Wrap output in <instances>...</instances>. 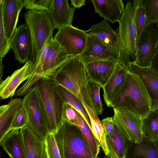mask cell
Instances as JSON below:
<instances>
[{
    "instance_id": "1",
    "label": "cell",
    "mask_w": 158,
    "mask_h": 158,
    "mask_svg": "<svg viewBox=\"0 0 158 158\" xmlns=\"http://www.w3.org/2000/svg\"><path fill=\"white\" fill-rule=\"evenodd\" d=\"M51 77L57 85L71 93L95 112L90 98V82L80 55L70 57Z\"/></svg>"
},
{
    "instance_id": "2",
    "label": "cell",
    "mask_w": 158,
    "mask_h": 158,
    "mask_svg": "<svg viewBox=\"0 0 158 158\" xmlns=\"http://www.w3.org/2000/svg\"><path fill=\"white\" fill-rule=\"evenodd\" d=\"M113 108L129 111L141 118L145 117L150 112L149 97L137 75L129 71Z\"/></svg>"
},
{
    "instance_id": "3",
    "label": "cell",
    "mask_w": 158,
    "mask_h": 158,
    "mask_svg": "<svg viewBox=\"0 0 158 158\" xmlns=\"http://www.w3.org/2000/svg\"><path fill=\"white\" fill-rule=\"evenodd\" d=\"M53 133L61 158H96L76 125L63 119Z\"/></svg>"
},
{
    "instance_id": "4",
    "label": "cell",
    "mask_w": 158,
    "mask_h": 158,
    "mask_svg": "<svg viewBox=\"0 0 158 158\" xmlns=\"http://www.w3.org/2000/svg\"><path fill=\"white\" fill-rule=\"evenodd\" d=\"M23 17L31 38V60L35 67L46 44L53 38L55 28L46 11L29 10Z\"/></svg>"
},
{
    "instance_id": "5",
    "label": "cell",
    "mask_w": 158,
    "mask_h": 158,
    "mask_svg": "<svg viewBox=\"0 0 158 158\" xmlns=\"http://www.w3.org/2000/svg\"><path fill=\"white\" fill-rule=\"evenodd\" d=\"M134 10L133 4L128 2L118 23V56L116 62L128 68L130 56L134 62L137 58V40L134 22Z\"/></svg>"
},
{
    "instance_id": "6",
    "label": "cell",
    "mask_w": 158,
    "mask_h": 158,
    "mask_svg": "<svg viewBox=\"0 0 158 158\" xmlns=\"http://www.w3.org/2000/svg\"><path fill=\"white\" fill-rule=\"evenodd\" d=\"M33 87L36 88L46 110L49 132L53 133L63 121V108L66 102L51 77L39 80Z\"/></svg>"
},
{
    "instance_id": "7",
    "label": "cell",
    "mask_w": 158,
    "mask_h": 158,
    "mask_svg": "<svg viewBox=\"0 0 158 158\" xmlns=\"http://www.w3.org/2000/svg\"><path fill=\"white\" fill-rule=\"evenodd\" d=\"M21 106L27 117V125L44 140L49 132L48 118L44 105L36 89L32 87L22 100Z\"/></svg>"
},
{
    "instance_id": "8",
    "label": "cell",
    "mask_w": 158,
    "mask_h": 158,
    "mask_svg": "<svg viewBox=\"0 0 158 158\" xmlns=\"http://www.w3.org/2000/svg\"><path fill=\"white\" fill-rule=\"evenodd\" d=\"M88 36L84 30L72 25L58 30L53 39L69 57L81 55L85 50Z\"/></svg>"
},
{
    "instance_id": "9",
    "label": "cell",
    "mask_w": 158,
    "mask_h": 158,
    "mask_svg": "<svg viewBox=\"0 0 158 158\" xmlns=\"http://www.w3.org/2000/svg\"><path fill=\"white\" fill-rule=\"evenodd\" d=\"M158 47V24H152L143 31L137 42V58L133 62L141 67H151Z\"/></svg>"
},
{
    "instance_id": "10",
    "label": "cell",
    "mask_w": 158,
    "mask_h": 158,
    "mask_svg": "<svg viewBox=\"0 0 158 158\" xmlns=\"http://www.w3.org/2000/svg\"><path fill=\"white\" fill-rule=\"evenodd\" d=\"M113 117L115 126L131 143H140L144 138L141 118L129 111L113 108Z\"/></svg>"
},
{
    "instance_id": "11",
    "label": "cell",
    "mask_w": 158,
    "mask_h": 158,
    "mask_svg": "<svg viewBox=\"0 0 158 158\" xmlns=\"http://www.w3.org/2000/svg\"><path fill=\"white\" fill-rule=\"evenodd\" d=\"M9 44L10 49L12 50L16 60L20 64L31 60V40L30 31L26 23L17 27Z\"/></svg>"
},
{
    "instance_id": "12",
    "label": "cell",
    "mask_w": 158,
    "mask_h": 158,
    "mask_svg": "<svg viewBox=\"0 0 158 158\" xmlns=\"http://www.w3.org/2000/svg\"><path fill=\"white\" fill-rule=\"evenodd\" d=\"M129 72L137 75L144 84L150 98L151 110L158 109V69L141 67L130 62Z\"/></svg>"
},
{
    "instance_id": "13",
    "label": "cell",
    "mask_w": 158,
    "mask_h": 158,
    "mask_svg": "<svg viewBox=\"0 0 158 158\" xmlns=\"http://www.w3.org/2000/svg\"><path fill=\"white\" fill-rule=\"evenodd\" d=\"M69 57L64 49L52 38L37 81L41 79L51 77Z\"/></svg>"
},
{
    "instance_id": "14",
    "label": "cell",
    "mask_w": 158,
    "mask_h": 158,
    "mask_svg": "<svg viewBox=\"0 0 158 158\" xmlns=\"http://www.w3.org/2000/svg\"><path fill=\"white\" fill-rule=\"evenodd\" d=\"M35 67L30 60L25 63L20 69L15 71L0 83V98L7 99L13 96L18 87L27 80L33 73Z\"/></svg>"
},
{
    "instance_id": "15",
    "label": "cell",
    "mask_w": 158,
    "mask_h": 158,
    "mask_svg": "<svg viewBox=\"0 0 158 158\" xmlns=\"http://www.w3.org/2000/svg\"><path fill=\"white\" fill-rule=\"evenodd\" d=\"M118 56L117 51L89 36L85 48L80 55L81 60L86 61L109 60L116 62Z\"/></svg>"
},
{
    "instance_id": "16",
    "label": "cell",
    "mask_w": 158,
    "mask_h": 158,
    "mask_svg": "<svg viewBox=\"0 0 158 158\" xmlns=\"http://www.w3.org/2000/svg\"><path fill=\"white\" fill-rule=\"evenodd\" d=\"M129 72L128 68L116 62L113 71L106 84L102 87L104 101L108 107H113L118 92L124 82Z\"/></svg>"
},
{
    "instance_id": "17",
    "label": "cell",
    "mask_w": 158,
    "mask_h": 158,
    "mask_svg": "<svg viewBox=\"0 0 158 158\" xmlns=\"http://www.w3.org/2000/svg\"><path fill=\"white\" fill-rule=\"evenodd\" d=\"M75 9L67 0H51L46 11L54 28L59 30L72 25Z\"/></svg>"
},
{
    "instance_id": "18",
    "label": "cell",
    "mask_w": 158,
    "mask_h": 158,
    "mask_svg": "<svg viewBox=\"0 0 158 158\" xmlns=\"http://www.w3.org/2000/svg\"><path fill=\"white\" fill-rule=\"evenodd\" d=\"M82 61L85 65L90 82L96 83L102 87L110 77L116 63L109 60Z\"/></svg>"
},
{
    "instance_id": "19",
    "label": "cell",
    "mask_w": 158,
    "mask_h": 158,
    "mask_svg": "<svg viewBox=\"0 0 158 158\" xmlns=\"http://www.w3.org/2000/svg\"><path fill=\"white\" fill-rule=\"evenodd\" d=\"M27 158H47L44 140L39 137L27 125L20 129Z\"/></svg>"
},
{
    "instance_id": "20",
    "label": "cell",
    "mask_w": 158,
    "mask_h": 158,
    "mask_svg": "<svg viewBox=\"0 0 158 158\" xmlns=\"http://www.w3.org/2000/svg\"><path fill=\"white\" fill-rule=\"evenodd\" d=\"M3 21L9 42L17 28L20 13L24 7L23 0H3Z\"/></svg>"
},
{
    "instance_id": "21",
    "label": "cell",
    "mask_w": 158,
    "mask_h": 158,
    "mask_svg": "<svg viewBox=\"0 0 158 158\" xmlns=\"http://www.w3.org/2000/svg\"><path fill=\"white\" fill-rule=\"evenodd\" d=\"M84 31L88 36L118 51L117 32L111 28L107 20L104 19Z\"/></svg>"
},
{
    "instance_id": "22",
    "label": "cell",
    "mask_w": 158,
    "mask_h": 158,
    "mask_svg": "<svg viewBox=\"0 0 158 158\" xmlns=\"http://www.w3.org/2000/svg\"><path fill=\"white\" fill-rule=\"evenodd\" d=\"M95 12L114 23L118 22L124 12V5L122 0H92Z\"/></svg>"
},
{
    "instance_id": "23",
    "label": "cell",
    "mask_w": 158,
    "mask_h": 158,
    "mask_svg": "<svg viewBox=\"0 0 158 158\" xmlns=\"http://www.w3.org/2000/svg\"><path fill=\"white\" fill-rule=\"evenodd\" d=\"M19 129L9 132L0 144L10 158H27L22 136Z\"/></svg>"
},
{
    "instance_id": "24",
    "label": "cell",
    "mask_w": 158,
    "mask_h": 158,
    "mask_svg": "<svg viewBox=\"0 0 158 158\" xmlns=\"http://www.w3.org/2000/svg\"><path fill=\"white\" fill-rule=\"evenodd\" d=\"M106 138L108 149L118 158H126L131 143L115 125L113 133Z\"/></svg>"
},
{
    "instance_id": "25",
    "label": "cell",
    "mask_w": 158,
    "mask_h": 158,
    "mask_svg": "<svg viewBox=\"0 0 158 158\" xmlns=\"http://www.w3.org/2000/svg\"><path fill=\"white\" fill-rule=\"evenodd\" d=\"M126 158H158V145L144 138L140 143H131Z\"/></svg>"
},
{
    "instance_id": "26",
    "label": "cell",
    "mask_w": 158,
    "mask_h": 158,
    "mask_svg": "<svg viewBox=\"0 0 158 158\" xmlns=\"http://www.w3.org/2000/svg\"><path fill=\"white\" fill-rule=\"evenodd\" d=\"M22 99L12 98L5 110L0 115V144L7 134L12 131L11 124L18 109L21 106Z\"/></svg>"
},
{
    "instance_id": "27",
    "label": "cell",
    "mask_w": 158,
    "mask_h": 158,
    "mask_svg": "<svg viewBox=\"0 0 158 158\" xmlns=\"http://www.w3.org/2000/svg\"><path fill=\"white\" fill-rule=\"evenodd\" d=\"M141 128L143 138L158 145V109L141 118Z\"/></svg>"
},
{
    "instance_id": "28",
    "label": "cell",
    "mask_w": 158,
    "mask_h": 158,
    "mask_svg": "<svg viewBox=\"0 0 158 158\" xmlns=\"http://www.w3.org/2000/svg\"><path fill=\"white\" fill-rule=\"evenodd\" d=\"M72 124L79 128L93 154L98 158L100 145L87 123L77 112Z\"/></svg>"
},
{
    "instance_id": "29",
    "label": "cell",
    "mask_w": 158,
    "mask_h": 158,
    "mask_svg": "<svg viewBox=\"0 0 158 158\" xmlns=\"http://www.w3.org/2000/svg\"><path fill=\"white\" fill-rule=\"evenodd\" d=\"M84 106L89 116L93 133L101 147L106 156H107L109 151L106 143V136L103 130L101 121L97 114L92 109L86 105H84Z\"/></svg>"
},
{
    "instance_id": "30",
    "label": "cell",
    "mask_w": 158,
    "mask_h": 158,
    "mask_svg": "<svg viewBox=\"0 0 158 158\" xmlns=\"http://www.w3.org/2000/svg\"><path fill=\"white\" fill-rule=\"evenodd\" d=\"M57 88L65 102L71 106L81 116L91 130L90 119L84 107L80 100L71 93L59 85Z\"/></svg>"
},
{
    "instance_id": "31",
    "label": "cell",
    "mask_w": 158,
    "mask_h": 158,
    "mask_svg": "<svg viewBox=\"0 0 158 158\" xmlns=\"http://www.w3.org/2000/svg\"><path fill=\"white\" fill-rule=\"evenodd\" d=\"M134 22L136 31L137 42L143 31L146 17L143 0H134Z\"/></svg>"
},
{
    "instance_id": "32",
    "label": "cell",
    "mask_w": 158,
    "mask_h": 158,
    "mask_svg": "<svg viewBox=\"0 0 158 158\" xmlns=\"http://www.w3.org/2000/svg\"><path fill=\"white\" fill-rule=\"evenodd\" d=\"M143 1L146 17L144 31L149 25L158 24V0H143Z\"/></svg>"
},
{
    "instance_id": "33",
    "label": "cell",
    "mask_w": 158,
    "mask_h": 158,
    "mask_svg": "<svg viewBox=\"0 0 158 158\" xmlns=\"http://www.w3.org/2000/svg\"><path fill=\"white\" fill-rule=\"evenodd\" d=\"M3 0H0V58H3L10 49L3 21Z\"/></svg>"
},
{
    "instance_id": "34",
    "label": "cell",
    "mask_w": 158,
    "mask_h": 158,
    "mask_svg": "<svg viewBox=\"0 0 158 158\" xmlns=\"http://www.w3.org/2000/svg\"><path fill=\"white\" fill-rule=\"evenodd\" d=\"M44 141L47 158H61L53 133L49 132Z\"/></svg>"
},
{
    "instance_id": "35",
    "label": "cell",
    "mask_w": 158,
    "mask_h": 158,
    "mask_svg": "<svg viewBox=\"0 0 158 158\" xmlns=\"http://www.w3.org/2000/svg\"><path fill=\"white\" fill-rule=\"evenodd\" d=\"M101 87L96 83L90 82L91 99L95 112L97 115L102 114L103 111L100 95V91Z\"/></svg>"
},
{
    "instance_id": "36",
    "label": "cell",
    "mask_w": 158,
    "mask_h": 158,
    "mask_svg": "<svg viewBox=\"0 0 158 158\" xmlns=\"http://www.w3.org/2000/svg\"><path fill=\"white\" fill-rule=\"evenodd\" d=\"M23 6L26 9L47 11L51 0H24Z\"/></svg>"
},
{
    "instance_id": "37",
    "label": "cell",
    "mask_w": 158,
    "mask_h": 158,
    "mask_svg": "<svg viewBox=\"0 0 158 158\" xmlns=\"http://www.w3.org/2000/svg\"><path fill=\"white\" fill-rule=\"evenodd\" d=\"M27 124V117L25 111L21 106L17 110L13 119L11 129H20Z\"/></svg>"
},
{
    "instance_id": "38",
    "label": "cell",
    "mask_w": 158,
    "mask_h": 158,
    "mask_svg": "<svg viewBox=\"0 0 158 158\" xmlns=\"http://www.w3.org/2000/svg\"><path fill=\"white\" fill-rule=\"evenodd\" d=\"M77 111L69 104L65 102L64 106L63 119L73 123Z\"/></svg>"
},
{
    "instance_id": "39",
    "label": "cell",
    "mask_w": 158,
    "mask_h": 158,
    "mask_svg": "<svg viewBox=\"0 0 158 158\" xmlns=\"http://www.w3.org/2000/svg\"><path fill=\"white\" fill-rule=\"evenodd\" d=\"M101 123L105 136L110 135L113 133L115 125L113 117L106 118L101 121Z\"/></svg>"
},
{
    "instance_id": "40",
    "label": "cell",
    "mask_w": 158,
    "mask_h": 158,
    "mask_svg": "<svg viewBox=\"0 0 158 158\" xmlns=\"http://www.w3.org/2000/svg\"><path fill=\"white\" fill-rule=\"evenodd\" d=\"M85 0H71V5L74 8H80L85 5Z\"/></svg>"
},
{
    "instance_id": "41",
    "label": "cell",
    "mask_w": 158,
    "mask_h": 158,
    "mask_svg": "<svg viewBox=\"0 0 158 158\" xmlns=\"http://www.w3.org/2000/svg\"><path fill=\"white\" fill-rule=\"evenodd\" d=\"M158 47L157 48L155 53L152 59L151 67L158 69Z\"/></svg>"
},
{
    "instance_id": "42",
    "label": "cell",
    "mask_w": 158,
    "mask_h": 158,
    "mask_svg": "<svg viewBox=\"0 0 158 158\" xmlns=\"http://www.w3.org/2000/svg\"><path fill=\"white\" fill-rule=\"evenodd\" d=\"M2 59L0 58V83L3 81L2 77L3 76V71L4 66L2 64Z\"/></svg>"
},
{
    "instance_id": "43",
    "label": "cell",
    "mask_w": 158,
    "mask_h": 158,
    "mask_svg": "<svg viewBox=\"0 0 158 158\" xmlns=\"http://www.w3.org/2000/svg\"><path fill=\"white\" fill-rule=\"evenodd\" d=\"M108 149L109 153L107 156L109 158H118L111 150Z\"/></svg>"
},
{
    "instance_id": "44",
    "label": "cell",
    "mask_w": 158,
    "mask_h": 158,
    "mask_svg": "<svg viewBox=\"0 0 158 158\" xmlns=\"http://www.w3.org/2000/svg\"><path fill=\"white\" fill-rule=\"evenodd\" d=\"M7 106L8 105L7 104L0 106V115L5 110Z\"/></svg>"
},
{
    "instance_id": "45",
    "label": "cell",
    "mask_w": 158,
    "mask_h": 158,
    "mask_svg": "<svg viewBox=\"0 0 158 158\" xmlns=\"http://www.w3.org/2000/svg\"><path fill=\"white\" fill-rule=\"evenodd\" d=\"M103 158H109L107 156H105Z\"/></svg>"
},
{
    "instance_id": "46",
    "label": "cell",
    "mask_w": 158,
    "mask_h": 158,
    "mask_svg": "<svg viewBox=\"0 0 158 158\" xmlns=\"http://www.w3.org/2000/svg\"></svg>"
}]
</instances>
